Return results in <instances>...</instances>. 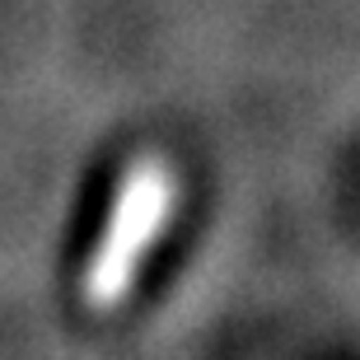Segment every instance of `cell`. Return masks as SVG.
<instances>
[{
	"label": "cell",
	"instance_id": "cell-1",
	"mask_svg": "<svg viewBox=\"0 0 360 360\" xmlns=\"http://www.w3.org/2000/svg\"><path fill=\"white\" fill-rule=\"evenodd\" d=\"M178 201H183V178L169 155L150 150L127 164V174L112 187L98 243H94L80 276V295L94 314H112L131 300L136 281L146 271V257L160 248L174 225Z\"/></svg>",
	"mask_w": 360,
	"mask_h": 360
}]
</instances>
